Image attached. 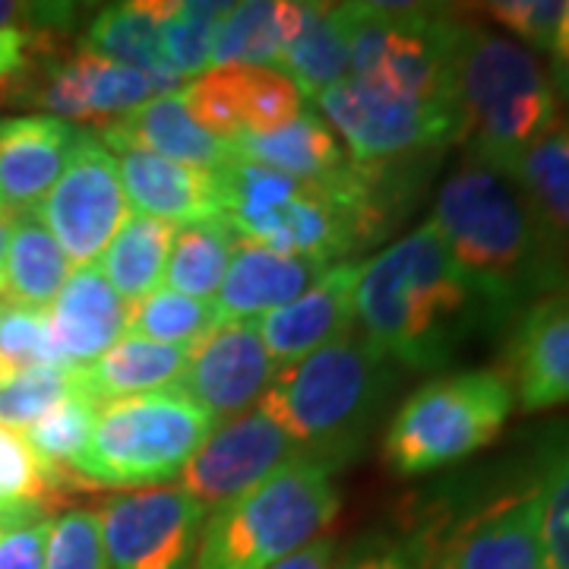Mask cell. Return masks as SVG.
Returning a JSON list of instances; mask_svg holds the SVG:
<instances>
[{
  "label": "cell",
  "instance_id": "obj_28",
  "mask_svg": "<svg viewBox=\"0 0 569 569\" xmlns=\"http://www.w3.org/2000/svg\"><path fill=\"white\" fill-rule=\"evenodd\" d=\"M171 13L168 0H133L104 7L86 29L82 48L104 61L137 67L146 73L174 77L162 58V22Z\"/></svg>",
  "mask_w": 569,
  "mask_h": 569
},
{
  "label": "cell",
  "instance_id": "obj_6",
  "mask_svg": "<svg viewBox=\"0 0 569 569\" xmlns=\"http://www.w3.org/2000/svg\"><path fill=\"white\" fill-rule=\"evenodd\" d=\"M339 512L332 466L295 459L263 485L216 507L206 519L193 569H269L313 545Z\"/></svg>",
  "mask_w": 569,
  "mask_h": 569
},
{
  "label": "cell",
  "instance_id": "obj_11",
  "mask_svg": "<svg viewBox=\"0 0 569 569\" xmlns=\"http://www.w3.org/2000/svg\"><path fill=\"white\" fill-rule=\"evenodd\" d=\"M32 212L61 244L70 266L99 263L130 216L114 152L96 133H86L58 183Z\"/></svg>",
  "mask_w": 569,
  "mask_h": 569
},
{
  "label": "cell",
  "instance_id": "obj_26",
  "mask_svg": "<svg viewBox=\"0 0 569 569\" xmlns=\"http://www.w3.org/2000/svg\"><path fill=\"white\" fill-rule=\"evenodd\" d=\"M305 3L250 0L234 3L212 39V67H282L284 48L298 36Z\"/></svg>",
  "mask_w": 569,
  "mask_h": 569
},
{
  "label": "cell",
  "instance_id": "obj_24",
  "mask_svg": "<svg viewBox=\"0 0 569 569\" xmlns=\"http://www.w3.org/2000/svg\"><path fill=\"white\" fill-rule=\"evenodd\" d=\"M231 152L234 159L272 168L307 187H323L336 181L348 168V152L342 149V142L336 140L332 127L307 108H301L295 121H288L272 133L231 142Z\"/></svg>",
  "mask_w": 569,
  "mask_h": 569
},
{
  "label": "cell",
  "instance_id": "obj_19",
  "mask_svg": "<svg viewBox=\"0 0 569 569\" xmlns=\"http://www.w3.org/2000/svg\"><path fill=\"white\" fill-rule=\"evenodd\" d=\"M121 295L108 284L99 266L73 269L61 295L48 307V329L67 370L96 365L127 329Z\"/></svg>",
  "mask_w": 569,
  "mask_h": 569
},
{
  "label": "cell",
  "instance_id": "obj_2",
  "mask_svg": "<svg viewBox=\"0 0 569 569\" xmlns=\"http://www.w3.org/2000/svg\"><path fill=\"white\" fill-rule=\"evenodd\" d=\"M430 222L485 298L497 332L531 305L569 291V247L488 164H459L440 183Z\"/></svg>",
  "mask_w": 569,
  "mask_h": 569
},
{
  "label": "cell",
  "instance_id": "obj_36",
  "mask_svg": "<svg viewBox=\"0 0 569 569\" xmlns=\"http://www.w3.org/2000/svg\"><path fill=\"white\" fill-rule=\"evenodd\" d=\"M234 3H206L187 0L171 3L162 22V58L174 77H197L212 70V39L219 22L231 13Z\"/></svg>",
  "mask_w": 569,
  "mask_h": 569
},
{
  "label": "cell",
  "instance_id": "obj_35",
  "mask_svg": "<svg viewBox=\"0 0 569 569\" xmlns=\"http://www.w3.org/2000/svg\"><path fill=\"white\" fill-rule=\"evenodd\" d=\"M222 326L216 301H197V298L159 288L140 305H130L123 336H140L159 346L197 348Z\"/></svg>",
  "mask_w": 569,
  "mask_h": 569
},
{
  "label": "cell",
  "instance_id": "obj_12",
  "mask_svg": "<svg viewBox=\"0 0 569 569\" xmlns=\"http://www.w3.org/2000/svg\"><path fill=\"white\" fill-rule=\"evenodd\" d=\"M209 509L181 488L108 497L99 529L111 569H193Z\"/></svg>",
  "mask_w": 569,
  "mask_h": 569
},
{
  "label": "cell",
  "instance_id": "obj_38",
  "mask_svg": "<svg viewBox=\"0 0 569 569\" xmlns=\"http://www.w3.org/2000/svg\"><path fill=\"white\" fill-rule=\"evenodd\" d=\"M44 569H111L96 509H70L51 522Z\"/></svg>",
  "mask_w": 569,
  "mask_h": 569
},
{
  "label": "cell",
  "instance_id": "obj_5",
  "mask_svg": "<svg viewBox=\"0 0 569 569\" xmlns=\"http://www.w3.org/2000/svg\"><path fill=\"white\" fill-rule=\"evenodd\" d=\"M389 361L367 346L346 339L282 367L260 406L291 433L305 456L336 468L365 440L367 427L389 392Z\"/></svg>",
  "mask_w": 569,
  "mask_h": 569
},
{
  "label": "cell",
  "instance_id": "obj_14",
  "mask_svg": "<svg viewBox=\"0 0 569 569\" xmlns=\"http://www.w3.org/2000/svg\"><path fill=\"white\" fill-rule=\"evenodd\" d=\"M190 118L216 140L272 133L301 114V92L276 67H212L181 89Z\"/></svg>",
  "mask_w": 569,
  "mask_h": 569
},
{
  "label": "cell",
  "instance_id": "obj_27",
  "mask_svg": "<svg viewBox=\"0 0 569 569\" xmlns=\"http://www.w3.org/2000/svg\"><path fill=\"white\" fill-rule=\"evenodd\" d=\"M70 272L73 266L67 253L51 238V231L39 222V216L36 212L13 216L7 263H3L7 301L32 310H48L51 301L61 295Z\"/></svg>",
  "mask_w": 569,
  "mask_h": 569
},
{
  "label": "cell",
  "instance_id": "obj_3",
  "mask_svg": "<svg viewBox=\"0 0 569 569\" xmlns=\"http://www.w3.org/2000/svg\"><path fill=\"white\" fill-rule=\"evenodd\" d=\"M456 102L468 159L503 178L563 121L560 99L538 54L509 36L468 22H462L456 44Z\"/></svg>",
  "mask_w": 569,
  "mask_h": 569
},
{
  "label": "cell",
  "instance_id": "obj_31",
  "mask_svg": "<svg viewBox=\"0 0 569 569\" xmlns=\"http://www.w3.org/2000/svg\"><path fill=\"white\" fill-rule=\"evenodd\" d=\"M234 250H238V234L224 219L178 228L164 266L168 291L209 301L212 295H219Z\"/></svg>",
  "mask_w": 569,
  "mask_h": 569
},
{
  "label": "cell",
  "instance_id": "obj_8",
  "mask_svg": "<svg viewBox=\"0 0 569 569\" xmlns=\"http://www.w3.org/2000/svg\"><path fill=\"white\" fill-rule=\"evenodd\" d=\"M216 421L178 389L99 408L92 437L73 466L82 488L142 490L178 478Z\"/></svg>",
  "mask_w": 569,
  "mask_h": 569
},
{
  "label": "cell",
  "instance_id": "obj_33",
  "mask_svg": "<svg viewBox=\"0 0 569 569\" xmlns=\"http://www.w3.org/2000/svg\"><path fill=\"white\" fill-rule=\"evenodd\" d=\"M61 493L58 481L36 459L20 430L0 425V526L20 529L48 519V503Z\"/></svg>",
  "mask_w": 569,
  "mask_h": 569
},
{
  "label": "cell",
  "instance_id": "obj_25",
  "mask_svg": "<svg viewBox=\"0 0 569 569\" xmlns=\"http://www.w3.org/2000/svg\"><path fill=\"white\" fill-rule=\"evenodd\" d=\"M351 3H305L298 36L284 48L282 70L301 96H320L348 80Z\"/></svg>",
  "mask_w": 569,
  "mask_h": 569
},
{
  "label": "cell",
  "instance_id": "obj_21",
  "mask_svg": "<svg viewBox=\"0 0 569 569\" xmlns=\"http://www.w3.org/2000/svg\"><path fill=\"white\" fill-rule=\"evenodd\" d=\"M96 137L111 152H152L168 162L193 164L206 171H216L234 159L228 142L216 140L190 118L181 92L142 104L133 114L108 123Z\"/></svg>",
  "mask_w": 569,
  "mask_h": 569
},
{
  "label": "cell",
  "instance_id": "obj_1",
  "mask_svg": "<svg viewBox=\"0 0 569 569\" xmlns=\"http://www.w3.org/2000/svg\"><path fill=\"white\" fill-rule=\"evenodd\" d=\"M355 323L367 346L406 370H440L478 332H497L485 298L430 219L361 263Z\"/></svg>",
  "mask_w": 569,
  "mask_h": 569
},
{
  "label": "cell",
  "instance_id": "obj_30",
  "mask_svg": "<svg viewBox=\"0 0 569 569\" xmlns=\"http://www.w3.org/2000/svg\"><path fill=\"white\" fill-rule=\"evenodd\" d=\"M509 181L550 234L569 247V121L535 142L509 171Z\"/></svg>",
  "mask_w": 569,
  "mask_h": 569
},
{
  "label": "cell",
  "instance_id": "obj_40",
  "mask_svg": "<svg viewBox=\"0 0 569 569\" xmlns=\"http://www.w3.org/2000/svg\"><path fill=\"white\" fill-rule=\"evenodd\" d=\"M490 20L500 22L509 39L529 51H548L567 20V0H497L481 7Z\"/></svg>",
  "mask_w": 569,
  "mask_h": 569
},
{
  "label": "cell",
  "instance_id": "obj_44",
  "mask_svg": "<svg viewBox=\"0 0 569 569\" xmlns=\"http://www.w3.org/2000/svg\"><path fill=\"white\" fill-rule=\"evenodd\" d=\"M550 86L557 92L560 102L569 104V3H567V20L560 26V36L553 41L550 48Z\"/></svg>",
  "mask_w": 569,
  "mask_h": 569
},
{
  "label": "cell",
  "instance_id": "obj_43",
  "mask_svg": "<svg viewBox=\"0 0 569 569\" xmlns=\"http://www.w3.org/2000/svg\"><path fill=\"white\" fill-rule=\"evenodd\" d=\"M269 569H339V553H336V541L329 538H317L313 545L295 550L291 557L279 560Z\"/></svg>",
  "mask_w": 569,
  "mask_h": 569
},
{
  "label": "cell",
  "instance_id": "obj_7",
  "mask_svg": "<svg viewBox=\"0 0 569 569\" xmlns=\"http://www.w3.org/2000/svg\"><path fill=\"white\" fill-rule=\"evenodd\" d=\"M516 396L503 370H456L415 389L392 415L383 459L396 478L466 462L507 427Z\"/></svg>",
  "mask_w": 569,
  "mask_h": 569
},
{
  "label": "cell",
  "instance_id": "obj_4",
  "mask_svg": "<svg viewBox=\"0 0 569 569\" xmlns=\"http://www.w3.org/2000/svg\"><path fill=\"white\" fill-rule=\"evenodd\" d=\"M402 548L415 569H548L535 468L440 490Z\"/></svg>",
  "mask_w": 569,
  "mask_h": 569
},
{
  "label": "cell",
  "instance_id": "obj_46",
  "mask_svg": "<svg viewBox=\"0 0 569 569\" xmlns=\"http://www.w3.org/2000/svg\"><path fill=\"white\" fill-rule=\"evenodd\" d=\"M3 531H7V529H3V526H0V538H3Z\"/></svg>",
  "mask_w": 569,
  "mask_h": 569
},
{
  "label": "cell",
  "instance_id": "obj_29",
  "mask_svg": "<svg viewBox=\"0 0 569 569\" xmlns=\"http://www.w3.org/2000/svg\"><path fill=\"white\" fill-rule=\"evenodd\" d=\"M174 224L152 219V216H127L114 241L104 247L99 269L108 284L121 295L127 307L140 305L159 291L164 282V266L174 241Z\"/></svg>",
  "mask_w": 569,
  "mask_h": 569
},
{
  "label": "cell",
  "instance_id": "obj_9",
  "mask_svg": "<svg viewBox=\"0 0 569 569\" xmlns=\"http://www.w3.org/2000/svg\"><path fill=\"white\" fill-rule=\"evenodd\" d=\"M459 29L462 20L440 7L351 3L348 80L408 102L459 108Z\"/></svg>",
  "mask_w": 569,
  "mask_h": 569
},
{
  "label": "cell",
  "instance_id": "obj_37",
  "mask_svg": "<svg viewBox=\"0 0 569 569\" xmlns=\"http://www.w3.org/2000/svg\"><path fill=\"white\" fill-rule=\"evenodd\" d=\"M73 392V373L63 367H29L17 380L0 387V425L26 430L44 411Z\"/></svg>",
  "mask_w": 569,
  "mask_h": 569
},
{
  "label": "cell",
  "instance_id": "obj_32",
  "mask_svg": "<svg viewBox=\"0 0 569 569\" xmlns=\"http://www.w3.org/2000/svg\"><path fill=\"white\" fill-rule=\"evenodd\" d=\"M96 415H99L96 402H89L80 392H70L63 402H58L51 411H44L36 425L20 430L22 440L29 443L36 459L48 468V475L58 481L61 490L82 488L73 478V466H77V459L92 437Z\"/></svg>",
  "mask_w": 569,
  "mask_h": 569
},
{
  "label": "cell",
  "instance_id": "obj_18",
  "mask_svg": "<svg viewBox=\"0 0 569 569\" xmlns=\"http://www.w3.org/2000/svg\"><path fill=\"white\" fill-rule=\"evenodd\" d=\"M82 130L48 114H17L0 121V209L32 212L58 183Z\"/></svg>",
  "mask_w": 569,
  "mask_h": 569
},
{
  "label": "cell",
  "instance_id": "obj_16",
  "mask_svg": "<svg viewBox=\"0 0 569 569\" xmlns=\"http://www.w3.org/2000/svg\"><path fill=\"white\" fill-rule=\"evenodd\" d=\"M503 358L522 411L569 406V291L531 305L509 323Z\"/></svg>",
  "mask_w": 569,
  "mask_h": 569
},
{
  "label": "cell",
  "instance_id": "obj_39",
  "mask_svg": "<svg viewBox=\"0 0 569 569\" xmlns=\"http://www.w3.org/2000/svg\"><path fill=\"white\" fill-rule=\"evenodd\" d=\"M0 355L20 370H29V367H63L61 355L51 342L48 310H32V307L3 301L0 305Z\"/></svg>",
  "mask_w": 569,
  "mask_h": 569
},
{
  "label": "cell",
  "instance_id": "obj_41",
  "mask_svg": "<svg viewBox=\"0 0 569 569\" xmlns=\"http://www.w3.org/2000/svg\"><path fill=\"white\" fill-rule=\"evenodd\" d=\"M51 519H39L20 529L3 531L0 538V569H44Z\"/></svg>",
  "mask_w": 569,
  "mask_h": 569
},
{
  "label": "cell",
  "instance_id": "obj_22",
  "mask_svg": "<svg viewBox=\"0 0 569 569\" xmlns=\"http://www.w3.org/2000/svg\"><path fill=\"white\" fill-rule=\"evenodd\" d=\"M329 266L272 253L266 247L238 238V250L224 272L219 288V317L222 323H253V317H266L279 307L301 298L310 284L323 279Z\"/></svg>",
  "mask_w": 569,
  "mask_h": 569
},
{
  "label": "cell",
  "instance_id": "obj_20",
  "mask_svg": "<svg viewBox=\"0 0 569 569\" xmlns=\"http://www.w3.org/2000/svg\"><path fill=\"white\" fill-rule=\"evenodd\" d=\"M121 183L127 203L137 206L140 216L183 228L224 219L219 174L159 159L152 152H121Z\"/></svg>",
  "mask_w": 569,
  "mask_h": 569
},
{
  "label": "cell",
  "instance_id": "obj_45",
  "mask_svg": "<svg viewBox=\"0 0 569 569\" xmlns=\"http://www.w3.org/2000/svg\"><path fill=\"white\" fill-rule=\"evenodd\" d=\"M10 228H13V212L0 209V305L7 301V282H3V263H7V244H10Z\"/></svg>",
  "mask_w": 569,
  "mask_h": 569
},
{
  "label": "cell",
  "instance_id": "obj_23",
  "mask_svg": "<svg viewBox=\"0 0 569 569\" xmlns=\"http://www.w3.org/2000/svg\"><path fill=\"white\" fill-rule=\"evenodd\" d=\"M193 348H174L149 342L140 336H121L96 365L70 370L73 392L102 408L108 402L152 396L178 389Z\"/></svg>",
  "mask_w": 569,
  "mask_h": 569
},
{
  "label": "cell",
  "instance_id": "obj_15",
  "mask_svg": "<svg viewBox=\"0 0 569 569\" xmlns=\"http://www.w3.org/2000/svg\"><path fill=\"white\" fill-rule=\"evenodd\" d=\"M279 367L269 358L257 323H228L190 351L178 392L224 425L257 406Z\"/></svg>",
  "mask_w": 569,
  "mask_h": 569
},
{
  "label": "cell",
  "instance_id": "obj_17",
  "mask_svg": "<svg viewBox=\"0 0 569 569\" xmlns=\"http://www.w3.org/2000/svg\"><path fill=\"white\" fill-rule=\"evenodd\" d=\"M358 276H361V263L329 266L323 279L310 284L301 298L257 320V332L279 370L346 339L355 326Z\"/></svg>",
  "mask_w": 569,
  "mask_h": 569
},
{
  "label": "cell",
  "instance_id": "obj_42",
  "mask_svg": "<svg viewBox=\"0 0 569 569\" xmlns=\"http://www.w3.org/2000/svg\"><path fill=\"white\" fill-rule=\"evenodd\" d=\"M339 569H415V563L408 560L402 545L373 541V545H361L346 563H339Z\"/></svg>",
  "mask_w": 569,
  "mask_h": 569
},
{
  "label": "cell",
  "instance_id": "obj_10",
  "mask_svg": "<svg viewBox=\"0 0 569 569\" xmlns=\"http://www.w3.org/2000/svg\"><path fill=\"white\" fill-rule=\"evenodd\" d=\"M317 108L346 140L351 162H392L443 152L462 137L459 108L408 102L351 80L320 92Z\"/></svg>",
  "mask_w": 569,
  "mask_h": 569
},
{
  "label": "cell",
  "instance_id": "obj_13",
  "mask_svg": "<svg viewBox=\"0 0 569 569\" xmlns=\"http://www.w3.org/2000/svg\"><path fill=\"white\" fill-rule=\"evenodd\" d=\"M295 459H305V449L257 402L244 415L216 427L178 478L181 490L206 509L224 507Z\"/></svg>",
  "mask_w": 569,
  "mask_h": 569
},
{
  "label": "cell",
  "instance_id": "obj_34",
  "mask_svg": "<svg viewBox=\"0 0 569 569\" xmlns=\"http://www.w3.org/2000/svg\"><path fill=\"white\" fill-rule=\"evenodd\" d=\"M531 468L541 497L545 560L548 569H569V421L538 440Z\"/></svg>",
  "mask_w": 569,
  "mask_h": 569
}]
</instances>
